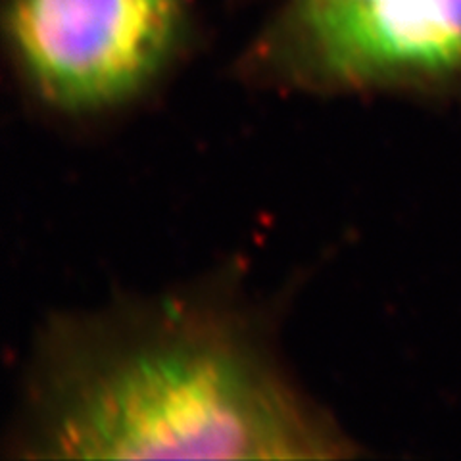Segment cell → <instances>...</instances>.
<instances>
[{
	"mask_svg": "<svg viewBox=\"0 0 461 461\" xmlns=\"http://www.w3.org/2000/svg\"><path fill=\"white\" fill-rule=\"evenodd\" d=\"M283 47L337 89L444 77L461 71V0H293Z\"/></svg>",
	"mask_w": 461,
	"mask_h": 461,
	"instance_id": "cell-3",
	"label": "cell"
},
{
	"mask_svg": "<svg viewBox=\"0 0 461 461\" xmlns=\"http://www.w3.org/2000/svg\"><path fill=\"white\" fill-rule=\"evenodd\" d=\"M18 446L35 459H339L352 442L233 317L164 302L50 339Z\"/></svg>",
	"mask_w": 461,
	"mask_h": 461,
	"instance_id": "cell-1",
	"label": "cell"
},
{
	"mask_svg": "<svg viewBox=\"0 0 461 461\" xmlns=\"http://www.w3.org/2000/svg\"><path fill=\"white\" fill-rule=\"evenodd\" d=\"M8 33L33 91L89 113L137 96L177 50L186 0H10Z\"/></svg>",
	"mask_w": 461,
	"mask_h": 461,
	"instance_id": "cell-2",
	"label": "cell"
}]
</instances>
